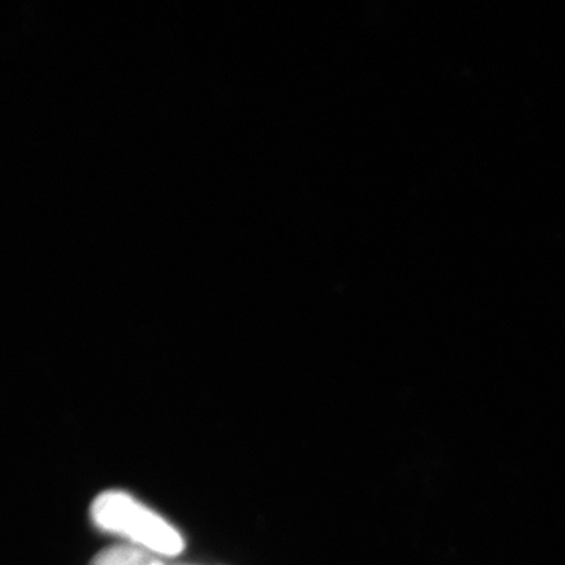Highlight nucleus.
<instances>
[{"label":"nucleus","mask_w":565,"mask_h":565,"mask_svg":"<svg viewBox=\"0 0 565 565\" xmlns=\"http://www.w3.org/2000/svg\"><path fill=\"white\" fill-rule=\"evenodd\" d=\"M90 515L99 530L118 535L128 545L159 559L178 556L184 550V537L169 520L120 490L99 494L93 501Z\"/></svg>","instance_id":"f257e3e1"},{"label":"nucleus","mask_w":565,"mask_h":565,"mask_svg":"<svg viewBox=\"0 0 565 565\" xmlns=\"http://www.w3.org/2000/svg\"><path fill=\"white\" fill-rule=\"evenodd\" d=\"M92 565H163L159 557L131 545H117L103 550Z\"/></svg>","instance_id":"f03ea898"}]
</instances>
